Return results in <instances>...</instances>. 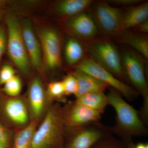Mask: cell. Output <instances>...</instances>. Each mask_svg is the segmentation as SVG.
<instances>
[{"instance_id": "5", "label": "cell", "mask_w": 148, "mask_h": 148, "mask_svg": "<svg viewBox=\"0 0 148 148\" xmlns=\"http://www.w3.org/2000/svg\"><path fill=\"white\" fill-rule=\"evenodd\" d=\"M93 60L123 82L126 77L123 71L121 57L112 43L108 41H96L88 47Z\"/></svg>"}, {"instance_id": "29", "label": "cell", "mask_w": 148, "mask_h": 148, "mask_svg": "<svg viewBox=\"0 0 148 148\" xmlns=\"http://www.w3.org/2000/svg\"><path fill=\"white\" fill-rule=\"evenodd\" d=\"M140 0H111L108 1L107 3L117 5L129 6L139 4L142 2Z\"/></svg>"}, {"instance_id": "24", "label": "cell", "mask_w": 148, "mask_h": 148, "mask_svg": "<svg viewBox=\"0 0 148 148\" xmlns=\"http://www.w3.org/2000/svg\"><path fill=\"white\" fill-rule=\"evenodd\" d=\"M92 148H127V147L123 141L117 140L110 135L103 138Z\"/></svg>"}, {"instance_id": "17", "label": "cell", "mask_w": 148, "mask_h": 148, "mask_svg": "<svg viewBox=\"0 0 148 148\" xmlns=\"http://www.w3.org/2000/svg\"><path fill=\"white\" fill-rule=\"evenodd\" d=\"M92 3L91 0H63L57 4L56 10L60 16L70 18L83 12Z\"/></svg>"}, {"instance_id": "30", "label": "cell", "mask_w": 148, "mask_h": 148, "mask_svg": "<svg viewBox=\"0 0 148 148\" xmlns=\"http://www.w3.org/2000/svg\"><path fill=\"white\" fill-rule=\"evenodd\" d=\"M127 148H148V144L147 143H139L134 144L132 142L126 144Z\"/></svg>"}, {"instance_id": "14", "label": "cell", "mask_w": 148, "mask_h": 148, "mask_svg": "<svg viewBox=\"0 0 148 148\" xmlns=\"http://www.w3.org/2000/svg\"><path fill=\"white\" fill-rule=\"evenodd\" d=\"M148 2L140 3L123 13L121 23L120 32L135 28L148 20Z\"/></svg>"}, {"instance_id": "23", "label": "cell", "mask_w": 148, "mask_h": 148, "mask_svg": "<svg viewBox=\"0 0 148 148\" xmlns=\"http://www.w3.org/2000/svg\"><path fill=\"white\" fill-rule=\"evenodd\" d=\"M47 93L51 99L64 101L65 94L62 81L50 83L48 85Z\"/></svg>"}, {"instance_id": "25", "label": "cell", "mask_w": 148, "mask_h": 148, "mask_svg": "<svg viewBox=\"0 0 148 148\" xmlns=\"http://www.w3.org/2000/svg\"><path fill=\"white\" fill-rule=\"evenodd\" d=\"M65 95H74L76 96L78 86L77 81L73 74L68 75L62 81Z\"/></svg>"}, {"instance_id": "20", "label": "cell", "mask_w": 148, "mask_h": 148, "mask_svg": "<svg viewBox=\"0 0 148 148\" xmlns=\"http://www.w3.org/2000/svg\"><path fill=\"white\" fill-rule=\"evenodd\" d=\"M123 42L133 48L146 60L148 59V40L143 36L125 32L123 37Z\"/></svg>"}, {"instance_id": "11", "label": "cell", "mask_w": 148, "mask_h": 148, "mask_svg": "<svg viewBox=\"0 0 148 148\" xmlns=\"http://www.w3.org/2000/svg\"><path fill=\"white\" fill-rule=\"evenodd\" d=\"M21 32L24 44L30 64L37 70L42 67V54L39 40L35 34L31 19H23L21 24Z\"/></svg>"}, {"instance_id": "8", "label": "cell", "mask_w": 148, "mask_h": 148, "mask_svg": "<svg viewBox=\"0 0 148 148\" xmlns=\"http://www.w3.org/2000/svg\"><path fill=\"white\" fill-rule=\"evenodd\" d=\"M122 15L121 10L103 2L95 6L91 16L97 28L106 34L114 35L120 32Z\"/></svg>"}, {"instance_id": "1", "label": "cell", "mask_w": 148, "mask_h": 148, "mask_svg": "<svg viewBox=\"0 0 148 148\" xmlns=\"http://www.w3.org/2000/svg\"><path fill=\"white\" fill-rule=\"evenodd\" d=\"M108 103L115 111L116 123L112 132L116 134L127 144L132 142L133 136L145 135L147 129L138 112L126 102L116 90H111L108 93Z\"/></svg>"}, {"instance_id": "22", "label": "cell", "mask_w": 148, "mask_h": 148, "mask_svg": "<svg viewBox=\"0 0 148 148\" xmlns=\"http://www.w3.org/2000/svg\"><path fill=\"white\" fill-rule=\"evenodd\" d=\"M3 85V91L6 94L12 97L18 96L22 89L21 79L19 77L16 75Z\"/></svg>"}, {"instance_id": "3", "label": "cell", "mask_w": 148, "mask_h": 148, "mask_svg": "<svg viewBox=\"0 0 148 148\" xmlns=\"http://www.w3.org/2000/svg\"><path fill=\"white\" fill-rule=\"evenodd\" d=\"M7 31L6 50L12 61L23 74L30 71V61L24 44L21 23L14 14H8L5 17Z\"/></svg>"}, {"instance_id": "16", "label": "cell", "mask_w": 148, "mask_h": 148, "mask_svg": "<svg viewBox=\"0 0 148 148\" xmlns=\"http://www.w3.org/2000/svg\"><path fill=\"white\" fill-rule=\"evenodd\" d=\"M4 111L9 119L14 124L24 125L29 121L27 106L20 98H13L8 100L4 106Z\"/></svg>"}, {"instance_id": "2", "label": "cell", "mask_w": 148, "mask_h": 148, "mask_svg": "<svg viewBox=\"0 0 148 148\" xmlns=\"http://www.w3.org/2000/svg\"><path fill=\"white\" fill-rule=\"evenodd\" d=\"M63 110L51 107L34 134L31 148H61L64 140Z\"/></svg>"}, {"instance_id": "18", "label": "cell", "mask_w": 148, "mask_h": 148, "mask_svg": "<svg viewBox=\"0 0 148 148\" xmlns=\"http://www.w3.org/2000/svg\"><path fill=\"white\" fill-rule=\"evenodd\" d=\"M75 101L101 114L104 112L108 105L107 95L102 92H91L80 95L77 97Z\"/></svg>"}, {"instance_id": "27", "label": "cell", "mask_w": 148, "mask_h": 148, "mask_svg": "<svg viewBox=\"0 0 148 148\" xmlns=\"http://www.w3.org/2000/svg\"><path fill=\"white\" fill-rule=\"evenodd\" d=\"M7 34L5 29L0 26V60L6 51Z\"/></svg>"}, {"instance_id": "4", "label": "cell", "mask_w": 148, "mask_h": 148, "mask_svg": "<svg viewBox=\"0 0 148 148\" xmlns=\"http://www.w3.org/2000/svg\"><path fill=\"white\" fill-rule=\"evenodd\" d=\"M123 69L127 79L143 96L142 116L147 120L148 116V88L143 60L133 51L125 50L121 57Z\"/></svg>"}, {"instance_id": "6", "label": "cell", "mask_w": 148, "mask_h": 148, "mask_svg": "<svg viewBox=\"0 0 148 148\" xmlns=\"http://www.w3.org/2000/svg\"><path fill=\"white\" fill-rule=\"evenodd\" d=\"M76 69L91 75L109 87L113 88L130 101L134 100L139 94L132 87L119 79L92 58L81 61L76 66Z\"/></svg>"}, {"instance_id": "19", "label": "cell", "mask_w": 148, "mask_h": 148, "mask_svg": "<svg viewBox=\"0 0 148 148\" xmlns=\"http://www.w3.org/2000/svg\"><path fill=\"white\" fill-rule=\"evenodd\" d=\"M36 125V120H34L19 131L14 138L13 148H31Z\"/></svg>"}, {"instance_id": "21", "label": "cell", "mask_w": 148, "mask_h": 148, "mask_svg": "<svg viewBox=\"0 0 148 148\" xmlns=\"http://www.w3.org/2000/svg\"><path fill=\"white\" fill-rule=\"evenodd\" d=\"M65 53L67 63L73 65L81 60L84 55L83 49L78 41L70 39L66 43Z\"/></svg>"}, {"instance_id": "9", "label": "cell", "mask_w": 148, "mask_h": 148, "mask_svg": "<svg viewBox=\"0 0 148 148\" xmlns=\"http://www.w3.org/2000/svg\"><path fill=\"white\" fill-rule=\"evenodd\" d=\"M38 35L46 66L51 70L60 67L61 42L58 32L53 29L43 28Z\"/></svg>"}, {"instance_id": "33", "label": "cell", "mask_w": 148, "mask_h": 148, "mask_svg": "<svg viewBox=\"0 0 148 148\" xmlns=\"http://www.w3.org/2000/svg\"><path fill=\"white\" fill-rule=\"evenodd\" d=\"M0 148H8L3 144L0 142Z\"/></svg>"}, {"instance_id": "15", "label": "cell", "mask_w": 148, "mask_h": 148, "mask_svg": "<svg viewBox=\"0 0 148 148\" xmlns=\"http://www.w3.org/2000/svg\"><path fill=\"white\" fill-rule=\"evenodd\" d=\"M77 81L78 89L76 97L91 92H104L109 87L106 84L91 75L76 70L73 73Z\"/></svg>"}, {"instance_id": "28", "label": "cell", "mask_w": 148, "mask_h": 148, "mask_svg": "<svg viewBox=\"0 0 148 148\" xmlns=\"http://www.w3.org/2000/svg\"><path fill=\"white\" fill-rule=\"evenodd\" d=\"M0 142L8 148L10 143V135L8 131L0 123Z\"/></svg>"}, {"instance_id": "10", "label": "cell", "mask_w": 148, "mask_h": 148, "mask_svg": "<svg viewBox=\"0 0 148 148\" xmlns=\"http://www.w3.org/2000/svg\"><path fill=\"white\" fill-rule=\"evenodd\" d=\"M64 125L70 128L81 127L84 125L98 122L102 114L88 108L75 101L63 110Z\"/></svg>"}, {"instance_id": "12", "label": "cell", "mask_w": 148, "mask_h": 148, "mask_svg": "<svg viewBox=\"0 0 148 148\" xmlns=\"http://www.w3.org/2000/svg\"><path fill=\"white\" fill-rule=\"evenodd\" d=\"M67 25L76 36L83 38H92L97 32L98 28L92 16L84 12L70 17Z\"/></svg>"}, {"instance_id": "13", "label": "cell", "mask_w": 148, "mask_h": 148, "mask_svg": "<svg viewBox=\"0 0 148 148\" xmlns=\"http://www.w3.org/2000/svg\"><path fill=\"white\" fill-rule=\"evenodd\" d=\"M28 98L31 114L36 120L41 116L44 111L46 98V93L39 78H35L29 84Z\"/></svg>"}, {"instance_id": "31", "label": "cell", "mask_w": 148, "mask_h": 148, "mask_svg": "<svg viewBox=\"0 0 148 148\" xmlns=\"http://www.w3.org/2000/svg\"><path fill=\"white\" fill-rule=\"evenodd\" d=\"M137 31L144 33H147L148 32V21H144L137 27H135Z\"/></svg>"}, {"instance_id": "32", "label": "cell", "mask_w": 148, "mask_h": 148, "mask_svg": "<svg viewBox=\"0 0 148 148\" xmlns=\"http://www.w3.org/2000/svg\"><path fill=\"white\" fill-rule=\"evenodd\" d=\"M6 3V2L5 1L0 0V23L5 14V8Z\"/></svg>"}, {"instance_id": "26", "label": "cell", "mask_w": 148, "mask_h": 148, "mask_svg": "<svg viewBox=\"0 0 148 148\" xmlns=\"http://www.w3.org/2000/svg\"><path fill=\"white\" fill-rule=\"evenodd\" d=\"M15 72L11 65L5 64L0 70V85H4L15 76Z\"/></svg>"}, {"instance_id": "7", "label": "cell", "mask_w": 148, "mask_h": 148, "mask_svg": "<svg viewBox=\"0 0 148 148\" xmlns=\"http://www.w3.org/2000/svg\"><path fill=\"white\" fill-rule=\"evenodd\" d=\"M65 148H92L96 143L110 135L111 128L95 122L77 127Z\"/></svg>"}]
</instances>
